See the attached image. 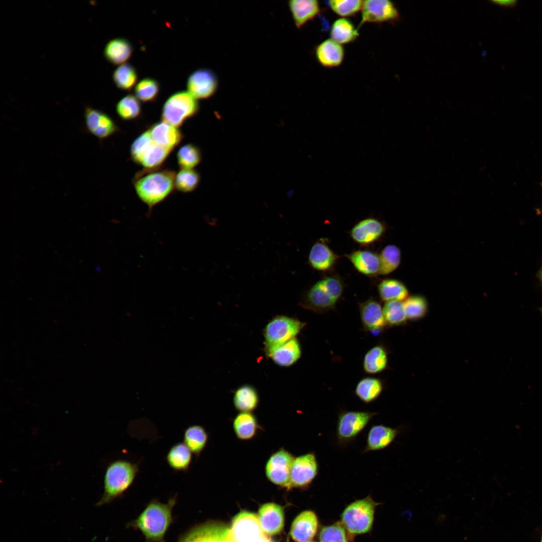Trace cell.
I'll return each instance as SVG.
<instances>
[{
  "instance_id": "cell-1",
  "label": "cell",
  "mask_w": 542,
  "mask_h": 542,
  "mask_svg": "<svg viewBox=\"0 0 542 542\" xmlns=\"http://www.w3.org/2000/svg\"><path fill=\"white\" fill-rule=\"evenodd\" d=\"M175 496L167 503L153 499L127 526L139 530L146 542H165V536L173 522L172 510L176 502Z\"/></svg>"
},
{
  "instance_id": "cell-2",
  "label": "cell",
  "mask_w": 542,
  "mask_h": 542,
  "mask_svg": "<svg viewBox=\"0 0 542 542\" xmlns=\"http://www.w3.org/2000/svg\"><path fill=\"white\" fill-rule=\"evenodd\" d=\"M175 171L168 169H142L136 174L132 183L138 197L151 209L175 189Z\"/></svg>"
},
{
  "instance_id": "cell-3",
  "label": "cell",
  "mask_w": 542,
  "mask_h": 542,
  "mask_svg": "<svg viewBox=\"0 0 542 542\" xmlns=\"http://www.w3.org/2000/svg\"><path fill=\"white\" fill-rule=\"evenodd\" d=\"M344 283L337 275L323 278L314 284L302 296L300 305L317 313L333 309L341 298Z\"/></svg>"
},
{
  "instance_id": "cell-4",
  "label": "cell",
  "mask_w": 542,
  "mask_h": 542,
  "mask_svg": "<svg viewBox=\"0 0 542 542\" xmlns=\"http://www.w3.org/2000/svg\"><path fill=\"white\" fill-rule=\"evenodd\" d=\"M139 472L138 463L125 460L109 463L104 476V492L96 505L109 503L120 497L132 485Z\"/></svg>"
},
{
  "instance_id": "cell-5",
  "label": "cell",
  "mask_w": 542,
  "mask_h": 542,
  "mask_svg": "<svg viewBox=\"0 0 542 542\" xmlns=\"http://www.w3.org/2000/svg\"><path fill=\"white\" fill-rule=\"evenodd\" d=\"M376 502L370 495L349 504L341 514V523L348 533L353 535L368 532L372 528Z\"/></svg>"
},
{
  "instance_id": "cell-6",
  "label": "cell",
  "mask_w": 542,
  "mask_h": 542,
  "mask_svg": "<svg viewBox=\"0 0 542 542\" xmlns=\"http://www.w3.org/2000/svg\"><path fill=\"white\" fill-rule=\"evenodd\" d=\"M199 109L198 100L188 92H177L165 101L161 111L162 121L178 127L195 115Z\"/></svg>"
},
{
  "instance_id": "cell-7",
  "label": "cell",
  "mask_w": 542,
  "mask_h": 542,
  "mask_svg": "<svg viewBox=\"0 0 542 542\" xmlns=\"http://www.w3.org/2000/svg\"><path fill=\"white\" fill-rule=\"evenodd\" d=\"M305 326L299 320L285 315H277L266 325L263 335L264 348L275 346L296 338Z\"/></svg>"
},
{
  "instance_id": "cell-8",
  "label": "cell",
  "mask_w": 542,
  "mask_h": 542,
  "mask_svg": "<svg viewBox=\"0 0 542 542\" xmlns=\"http://www.w3.org/2000/svg\"><path fill=\"white\" fill-rule=\"evenodd\" d=\"M377 413L350 411H342L338 416L336 438L340 445L353 441L365 428Z\"/></svg>"
},
{
  "instance_id": "cell-9",
  "label": "cell",
  "mask_w": 542,
  "mask_h": 542,
  "mask_svg": "<svg viewBox=\"0 0 542 542\" xmlns=\"http://www.w3.org/2000/svg\"><path fill=\"white\" fill-rule=\"evenodd\" d=\"M295 458L283 447L273 453L265 464L264 472L267 480L277 486L291 490L290 475Z\"/></svg>"
},
{
  "instance_id": "cell-10",
  "label": "cell",
  "mask_w": 542,
  "mask_h": 542,
  "mask_svg": "<svg viewBox=\"0 0 542 542\" xmlns=\"http://www.w3.org/2000/svg\"><path fill=\"white\" fill-rule=\"evenodd\" d=\"M319 465L314 452L295 458L290 475L291 489L308 487L318 475Z\"/></svg>"
},
{
  "instance_id": "cell-11",
  "label": "cell",
  "mask_w": 542,
  "mask_h": 542,
  "mask_svg": "<svg viewBox=\"0 0 542 542\" xmlns=\"http://www.w3.org/2000/svg\"><path fill=\"white\" fill-rule=\"evenodd\" d=\"M87 131L100 141L108 139L119 131L113 119L107 113L90 106L85 107L84 113Z\"/></svg>"
},
{
  "instance_id": "cell-12",
  "label": "cell",
  "mask_w": 542,
  "mask_h": 542,
  "mask_svg": "<svg viewBox=\"0 0 542 542\" xmlns=\"http://www.w3.org/2000/svg\"><path fill=\"white\" fill-rule=\"evenodd\" d=\"M180 542H234L230 527L218 522H209L190 530Z\"/></svg>"
},
{
  "instance_id": "cell-13",
  "label": "cell",
  "mask_w": 542,
  "mask_h": 542,
  "mask_svg": "<svg viewBox=\"0 0 542 542\" xmlns=\"http://www.w3.org/2000/svg\"><path fill=\"white\" fill-rule=\"evenodd\" d=\"M218 85V77L213 71L200 68L189 76L187 87L188 92L198 100L212 96L217 91Z\"/></svg>"
},
{
  "instance_id": "cell-14",
  "label": "cell",
  "mask_w": 542,
  "mask_h": 542,
  "mask_svg": "<svg viewBox=\"0 0 542 542\" xmlns=\"http://www.w3.org/2000/svg\"><path fill=\"white\" fill-rule=\"evenodd\" d=\"M360 27L364 23L393 22L399 15L394 5L387 0L364 1L361 10Z\"/></svg>"
},
{
  "instance_id": "cell-15",
  "label": "cell",
  "mask_w": 542,
  "mask_h": 542,
  "mask_svg": "<svg viewBox=\"0 0 542 542\" xmlns=\"http://www.w3.org/2000/svg\"><path fill=\"white\" fill-rule=\"evenodd\" d=\"M385 231V225L380 220L368 217L356 223L350 230V234L355 242L367 246L379 240Z\"/></svg>"
},
{
  "instance_id": "cell-16",
  "label": "cell",
  "mask_w": 542,
  "mask_h": 542,
  "mask_svg": "<svg viewBox=\"0 0 542 542\" xmlns=\"http://www.w3.org/2000/svg\"><path fill=\"white\" fill-rule=\"evenodd\" d=\"M264 349L266 355L282 367H289L294 364L302 354L301 345L296 338L275 346L264 348Z\"/></svg>"
},
{
  "instance_id": "cell-17",
  "label": "cell",
  "mask_w": 542,
  "mask_h": 542,
  "mask_svg": "<svg viewBox=\"0 0 542 542\" xmlns=\"http://www.w3.org/2000/svg\"><path fill=\"white\" fill-rule=\"evenodd\" d=\"M260 527L263 532L274 535L280 532L284 525V513L280 505L273 502L262 505L257 515Z\"/></svg>"
},
{
  "instance_id": "cell-18",
  "label": "cell",
  "mask_w": 542,
  "mask_h": 542,
  "mask_svg": "<svg viewBox=\"0 0 542 542\" xmlns=\"http://www.w3.org/2000/svg\"><path fill=\"white\" fill-rule=\"evenodd\" d=\"M359 314L364 329L368 331H378L386 326L383 308L373 298H369L359 304Z\"/></svg>"
},
{
  "instance_id": "cell-19",
  "label": "cell",
  "mask_w": 542,
  "mask_h": 542,
  "mask_svg": "<svg viewBox=\"0 0 542 542\" xmlns=\"http://www.w3.org/2000/svg\"><path fill=\"white\" fill-rule=\"evenodd\" d=\"M318 520L312 511L306 510L299 514L293 521L290 534L296 542L310 541L316 534Z\"/></svg>"
},
{
  "instance_id": "cell-20",
  "label": "cell",
  "mask_w": 542,
  "mask_h": 542,
  "mask_svg": "<svg viewBox=\"0 0 542 542\" xmlns=\"http://www.w3.org/2000/svg\"><path fill=\"white\" fill-rule=\"evenodd\" d=\"M339 258L324 240L316 241L311 248L308 260L311 266L318 271L332 270Z\"/></svg>"
},
{
  "instance_id": "cell-21",
  "label": "cell",
  "mask_w": 542,
  "mask_h": 542,
  "mask_svg": "<svg viewBox=\"0 0 542 542\" xmlns=\"http://www.w3.org/2000/svg\"><path fill=\"white\" fill-rule=\"evenodd\" d=\"M148 130L156 144L171 151L183 138V134L178 127L163 121L152 124Z\"/></svg>"
},
{
  "instance_id": "cell-22",
  "label": "cell",
  "mask_w": 542,
  "mask_h": 542,
  "mask_svg": "<svg viewBox=\"0 0 542 542\" xmlns=\"http://www.w3.org/2000/svg\"><path fill=\"white\" fill-rule=\"evenodd\" d=\"M344 50L342 45L331 39L325 40L315 48V55L318 62L326 68L340 66L344 58Z\"/></svg>"
},
{
  "instance_id": "cell-23",
  "label": "cell",
  "mask_w": 542,
  "mask_h": 542,
  "mask_svg": "<svg viewBox=\"0 0 542 542\" xmlns=\"http://www.w3.org/2000/svg\"><path fill=\"white\" fill-rule=\"evenodd\" d=\"M398 433L397 429L383 425L372 426L368 432L363 453L379 451L387 448L393 442Z\"/></svg>"
},
{
  "instance_id": "cell-24",
  "label": "cell",
  "mask_w": 542,
  "mask_h": 542,
  "mask_svg": "<svg viewBox=\"0 0 542 542\" xmlns=\"http://www.w3.org/2000/svg\"><path fill=\"white\" fill-rule=\"evenodd\" d=\"M354 268L360 273L374 277L379 274L380 263L379 255L370 250L360 249L346 255Z\"/></svg>"
},
{
  "instance_id": "cell-25",
  "label": "cell",
  "mask_w": 542,
  "mask_h": 542,
  "mask_svg": "<svg viewBox=\"0 0 542 542\" xmlns=\"http://www.w3.org/2000/svg\"><path fill=\"white\" fill-rule=\"evenodd\" d=\"M288 5L294 24L299 29L320 12V4L317 0H291Z\"/></svg>"
},
{
  "instance_id": "cell-26",
  "label": "cell",
  "mask_w": 542,
  "mask_h": 542,
  "mask_svg": "<svg viewBox=\"0 0 542 542\" xmlns=\"http://www.w3.org/2000/svg\"><path fill=\"white\" fill-rule=\"evenodd\" d=\"M232 428L237 438L241 441L252 439L260 429L256 417L252 412H239L233 420Z\"/></svg>"
},
{
  "instance_id": "cell-27",
  "label": "cell",
  "mask_w": 542,
  "mask_h": 542,
  "mask_svg": "<svg viewBox=\"0 0 542 542\" xmlns=\"http://www.w3.org/2000/svg\"><path fill=\"white\" fill-rule=\"evenodd\" d=\"M132 46L126 39L117 38L109 41L105 46L104 56L105 59L113 65H122L130 58Z\"/></svg>"
},
{
  "instance_id": "cell-28",
  "label": "cell",
  "mask_w": 542,
  "mask_h": 542,
  "mask_svg": "<svg viewBox=\"0 0 542 542\" xmlns=\"http://www.w3.org/2000/svg\"><path fill=\"white\" fill-rule=\"evenodd\" d=\"M259 401L256 389L249 384L239 386L233 394V404L239 412H252L257 408Z\"/></svg>"
},
{
  "instance_id": "cell-29",
  "label": "cell",
  "mask_w": 542,
  "mask_h": 542,
  "mask_svg": "<svg viewBox=\"0 0 542 542\" xmlns=\"http://www.w3.org/2000/svg\"><path fill=\"white\" fill-rule=\"evenodd\" d=\"M192 452L184 442L172 446L166 455L169 466L176 471H188L192 462Z\"/></svg>"
},
{
  "instance_id": "cell-30",
  "label": "cell",
  "mask_w": 542,
  "mask_h": 542,
  "mask_svg": "<svg viewBox=\"0 0 542 542\" xmlns=\"http://www.w3.org/2000/svg\"><path fill=\"white\" fill-rule=\"evenodd\" d=\"M208 439L209 434L202 426L191 425L184 431L183 442L196 457L204 450Z\"/></svg>"
},
{
  "instance_id": "cell-31",
  "label": "cell",
  "mask_w": 542,
  "mask_h": 542,
  "mask_svg": "<svg viewBox=\"0 0 542 542\" xmlns=\"http://www.w3.org/2000/svg\"><path fill=\"white\" fill-rule=\"evenodd\" d=\"M379 297L382 301H404L409 295L405 286L400 281L393 279L382 280L377 288Z\"/></svg>"
},
{
  "instance_id": "cell-32",
  "label": "cell",
  "mask_w": 542,
  "mask_h": 542,
  "mask_svg": "<svg viewBox=\"0 0 542 542\" xmlns=\"http://www.w3.org/2000/svg\"><path fill=\"white\" fill-rule=\"evenodd\" d=\"M330 36V39L342 45L354 41L359 36V33L358 29L350 21L342 18L333 22Z\"/></svg>"
},
{
  "instance_id": "cell-33",
  "label": "cell",
  "mask_w": 542,
  "mask_h": 542,
  "mask_svg": "<svg viewBox=\"0 0 542 542\" xmlns=\"http://www.w3.org/2000/svg\"><path fill=\"white\" fill-rule=\"evenodd\" d=\"M387 364V353L381 345H377L369 349L364 356L363 367L369 374L378 373L383 371Z\"/></svg>"
},
{
  "instance_id": "cell-34",
  "label": "cell",
  "mask_w": 542,
  "mask_h": 542,
  "mask_svg": "<svg viewBox=\"0 0 542 542\" xmlns=\"http://www.w3.org/2000/svg\"><path fill=\"white\" fill-rule=\"evenodd\" d=\"M172 151L153 141L144 152L139 165L145 170L160 168Z\"/></svg>"
},
{
  "instance_id": "cell-35",
  "label": "cell",
  "mask_w": 542,
  "mask_h": 542,
  "mask_svg": "<svg viewBox=\"0 0 542 542\" xmlns=\"http://www.w3.org/2000/svg\"><path fill=\"white\" fill-rule=\"evenodd\" d=\"M383 388V383L380 379L365 377L357 383L355 389V394L363 402L369 403L379 396Z\"/></svg>"
},
{
  "instance_id": "cell-36",
  "label": "cell",
  "mask_w": 542,
  "mask_h": 542,
  "mask_svg": "<svg viewBox=\"0 0 542 542\" xmlns=\"http://www.w3.org/2000/svg\"><path fill=\"white\" fill-rule=\"evenodd\" d=\"M138 74L131 64L124 63L119 65L113 72L112 78L116 87L120 89L129 91L136 84Z\"/></svg>"
},
{
  "instance_id": "cell-37",
  "label": "cell",
  "mask_w": 542,
  "mask_h": 542,
  "mask_svg": "<svg viewBox=\"0 0 542 542\" xmlns=\"http://www.w3.org/2000/svg\"><path fill=\"white\" fill-rule=\"evenodd\" d=\"M380 268L379 274L387 275L394 271L399 265L401 252L395 245L388 244L385 246L379 254Z\"/></svg>"
},
{
  "instance_id": "cell-38",
  "label": "cell",
  "mask_w": 542,
  "mask_h": 542,
  "mask_svg": "<svg viewBox=\"0 0 542 542\" xmlns=\"http://www.w3.org/2000/svg\"><path fill=\"white\" fill-rule=\"evenodd\" d=\"M116 111L121 119L124 120H132L141 115V104L136 96L128 94L122 98L117 103Z\"/></svg>"
},
{
  "instance_id": "cell-39",
  "label": "cell",
  "mask_w": 542,
  "mask_h": 542,
  "mask_svg": "<svg viewBox=\"0 0 542 542\" xmlns=\"http://www.w3.org/2000/svg\"><path fill=\"white\" fill-rule=\"evenodd\" d=\"M177 160L180 169H193L201 161L200 150L192 144H186L178 150Z\"/></svg>"
},
{
  "instance_id": "cell-40",
  "label": "cell",
  "mask_w": 542,
  "mask_h": 542,
  "mask_svg": "<svg viewBox=\"0 0 542 542\" xmlns=\"http://www.w3.org/2000/svg\"><path fill=\"white\" fill-rule=\"evenodd\" d=\"M383 312L386 326L401 325L407 319L403 303L401 301L386 302L383 307Z\"/></svg>"
},
{
  "instance_id": "cell-41",
  "label": "cell",
  "mask_w": 542,
  "mask_h": 542,
  "mask_svg": "<svg viewBox=\"0 0 542 542\" xmlns=\"http://www.w3.org/2000/svg\"><path fill=\"white\" fill-rule=\"evenodd\" d=\"M160 89L158 81L152 78H146L137 84L134 88L136 97L143 102L155 101Z\"/></svg>"
},
{
  "instance_id": "cell-42",
  "label": "cell",
  "mask_w": 542,
  "mask_h": 542,
  "mask_svg": "<svg viewBox=\"0 0 542 542\" xmlns=\"http://www.w3.org/2000/svg\"><path fill=\"white\" fill-rule=\"evenodd\" d=\"M200 182L199 174L193 169H181L176 174L175 187L183 193H189L195 190Z\"/></svg>"
},
{
  "instance_id": "cell-43",
  "label": "cell",
  "mask_w": 542,
  "mask_h": 542,
  "mask_svg": "<svg viewBox=\"0 0 542 542\" xmlns=\"http://www.w3.org/2000/svg\"><path fill=\"white\" fill-rule=\"evenodd\" d=\"M406 318L417 320L423 317L428 310L426 299L420 295L408 297L403 302Z\"/></svg>"
},
{
  "instance_id": "cell-44",
  "label": "cell",
  "mask_w": 542,
  "mask_h": 542,
  "mask_svg": "<svg viewBox=\"0 0 542 542\" xmlns=\"http://www.w3.org/2000/svg\"><path fill=\"white\" fill-rule=\"evenodd\" d=\"M363 2L361 0H331L328 1V5L334 13L344 18L361 11Z\"/></svg>"
},
{
  "instance_id": "cell-45",
  "label": "cell",
  "mask_w": 542,
  "mask_h": 542,
  "mask_svg": "<svg viewBox=\"0 0 542 542\" xmlns=\"http://www.w3.org/2000/svg\"><path fill=\"white\" fill-rule=\"evenodd\" d=\"M319 538L320 542H348L345 529L340 522L323 527Z\"/></svg>"
},
{
  "instance_id": "cell-46",
  "label": "cell",
  "mask_w": 542,
  "mask_h": 542,
  "mask_svg": "<svg viewBox=\"0 0 542 542\" xmlns=\"http://www.w3.org/2000/svg\"><path fill=\"white\" fill-rule=\"evenodd\" d=\"M153 141L148 130L142 133L133 141L130 148V156L133 162L139 165L144 152Z\"/></svg>"
},
{
  "instance_id": "cell-47",
  "label": "cell",
  "mask_w": 542,
  "mask_h": 542,
  "mask_svg": "<svg viewBox=\"0 0 542 542\" xmlns=\"http://www.w3.org/2000/svg\"><path fill=\"white\" fill-rule=\"evenodd\" d=\"M491 2L495 4L504 7H513L515 6L517 3L516 0H495L492 1Z\"/></svg>"
},
{
  "instance_id": "cell-48",
  "label": "cell",
  "mask_w": 542,
  "mask_h": 542,
  "mask_svg": "<svg viewBox=\"0 0 542 542\" xmlns=\"http://www.w3.org/2000/svg\"><path fill=\"white\" fill-rule=\"evenodd\" d=\"M245 542H273L271 539L269 538L266 534L263 533V534L256 536Z\"/></svg>"
},
{
  "instance_id": "cell-49",
  "label": "cell",
  "mask_w": 542,
  "mask_h": 542,
  "mask_svg": "<svg viewBox=\"0 0 542 542\" xmlns=\"http://www.w3.org/2000/svg\"><path fill=\"white\" fill-rule=\"evenodd\" d=\"M535 276L538 280L539 281L540 286L542 288V265L537 271Z\"/></svg>"
},
{
  "instance_id": "cell-50",
  "label": "cell",
  "mask_w": 542,
  "mask_h": 542,
  "mask_svg": "<svg viewBox=\"0 0 542 542\" xmlns=\"http://www.w3.org/2000/svg\"><path fill=\"white\" fill-rule=\"evenodd\" d=\"M538 310L540 312V313H541V314L542 315V307H539L538 308Z\"/></svg>"
},
{
  "instance_id": "cell-51",
  "label": "cell",
  "mask_w": 542,
  "mask_h": 542,
  "mask_svg": "<svg viewBox=\"0 0 542 542\" xmlns=\"http://www.w3.org/2000/svg\"><path fill=\"white\" fill-rule=\"evenodd\" d=\"M539 542H542V533H541V537H540V541H539Z\"/></svg>"
},
{
  "instance_id": "cell-52",
  "label": "cell",
  "mask_w": 542,
  "mask_h": 542,
  "mask_svg": "<svg viewBox=\"0 0 542 542\" xmlns=\"http://www.w3.org/2000/svg\"><path fill=\"white\" fill-rule=\"evenodd\" d=\"M540 186L541 188L542 189V182L540 183Z\"/></svg>"
},
{
  "instance_id": "cell-53",
  "label": "cell",
  "mask_w": 542,
  "mask_h": 542,
  "mask_svg": "<svg viewBox=\"0 0 542 542\" xmlns=\"http://www.w3.org/2000/svg\"><path fill=\"white\" fill-rule=\"evenodd\" d=\"M308 542H313V541H308Z\"/></svg>"
}]
</instances>
